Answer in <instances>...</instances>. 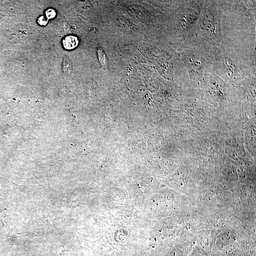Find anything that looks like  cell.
<instances>
[{"label":"cell","instance_id":"obj_1","mask_svg":"<svg viewBox=\"0 0 256 256\" xmlns=\"http://www.w3.org/2000/svg\"><path fill=\"white\" fill-rule=\"evenodd\" d=\"M79 41L77 37L69 36L66 37L63 40V46L66 50H72L77 46Z\"/></svg>","mask_w":256,"mask_h":256},{"label":"cell","instance_id":"obj_2","mask_svg":"<svg viewBox=\"0 0 256 256\" xmlns=\"http://www.w3.org/2000/svg\"><path fill=\"white\" fill-rule=\"evenodd\" d=\"M62 72L64 75H70L73 71V64L69 57L65 56L63 58L62 64Z\"/></svg>","mask_w":256,"mask_h":256},{"label":"cell","instance_id":"obj_3","mask_svg":"<svg viewBox=\"0 0 256 256\" xmlns=\"http://www.w3.org/2000/svg\"><path fill=\"white\" fill-rule=\"evenodd\" d=\"M97 53L98 58L101 66L105 68H107L108 66V61L104 51L103 48L99 47L97 50Z\"/></svg>","mask_w":256,"mask_h":256},{"label":"cell","instance_id":"obj_4","mask_svg":"<svg viewBox=\"0 0 256 256\" xmlns=\"http://www.w3.org/2000/svg\"><path fill=\"white\" fill-rule=\"evenodd\" d=\"M46 15L47 19H51L54 18L56 16V13L54 9H49L46 12Z\"/></svg>","mask_w":256,"mask_h":256},{"label":"cell","instance_id":"obj_5","mask_svg":"<svg viewBox=\"0 0 256 256\" xmlns=\"http://www.w3.org/2000/svg\"><path fill=\"white\" fill-rule=\"evenodd\" d=\"M38 23L41 25H46L47 23V20L43 16H41L38 19Z\"/></svg>","mask_w":256,"mask_h":256}]
</instances>
